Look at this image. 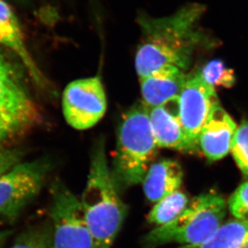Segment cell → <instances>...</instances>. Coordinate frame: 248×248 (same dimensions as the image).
Returning <instances> with one entry per match:
<instances>
[{
	"mask_svg": "<svg viewBox=\"0 0 248 248\" xmlns=\"http://www.w3.org/2000/svg\"><path fill=\"white\" fill-rule=\"evenodd\" d=\"M204 11L202 5L190 3L164 18L140 17L143 36L135 57L140 79L165 66L183 71L189 67L193 52L202 40L198 24Z\"/></svg>",
	"mask_w": 248,
	"mask_h": 248,
	"instance_id": "cell-1",
	"label": "cell"
},
{
	"mask_svg": "<svg viewBox=\"0 0 248 248\" xmlns=\"http://www.w3.org/2000/svg\"><path fill=\"white\" fill-rule=\"evenodd\" d=\"M112 180L103 138L92 151L86 185L80 199L93 248H111L127 215V206Z\"/></svg>",
	"mask_w": 248,
	"mask_h": 248,
	"instance_id": "cell-2",
	"label": "cell"
},
{
	"mask_svg": "<svg viewBox=\"0 0 248 248\" xmlns=\"http://www.w3.org/2000/svg\"><path fill=\"white\" fill-rule=\"evenodd\" d=\"M157 145L150 124L149 108L138 102L124 112L117 128L112 161V180L120 193L142 183L157 156Z\"/></svg>",
	"mask_w": 248,
	"mask_h": 248,
	"instance_id": "cell-3",
	"label": "cell"
},
{
	"mask_svg": "<svg viewBox=\"0 0 248 248\" xmlns=\"http://www.w3.org/2000/svg\"><path fill=\"white\" fill-rule=\"evenodd\" d=\"M227 203L220 195L202 194L189 202L185 211L172 222L156 227L144 239L147 248L178 243L196 245L205 241L222 224Z\"/></svg>",
	"mask_w": 248,
	"mask_h": 248,
	"instance_id": "cell-4",
	"label": "cell"
},
{
	"mask_svg": "<svg viewBox=\"0 0 248 248\" xmlns=\"http://www.w3.org/2000/svg\"><path fill=\"white\" fill-rule=\"evenodd\" d=\"M40 117L23 71L0 51V146L25 134Z\"/></svg>",
	"mask_w": 248,
	"mask_h": 248,
	"instance_id": "cell-5",
	"label": "cell"
},
{
	"mask_svg": "<svg viewBox=\"0 0 248 248\" xmlns=\"http://www.w3.org/2000/svg\"><path fill=\"white\" fill-rule=\"evenodd\" d=\"M51 192L52 248H93L80 199L60 181Z\"/></svg>",
	"mask_w": 248,
	"mask_h": 248,
	"instance_id": "cell-6",
	"label": "cell"
},
{
	"mask_svg": "<svg viewBox=\"0 0 248 248\" xmlns=\"http://www.w3.org/2000/svg\"><path fill=\"white\" fill-rule=\"evenodd\" d=\"M45 160L21 162L0 176V217L14 220L42 188L49 170Z\"/></svg>",
	"mask_w": 248,
	"mask_h": 248,
	"instance_id": "cell-7",
	"label": "cell"
},
{
	"mask_svg": "<svg viewBox=\"0 0 248 248\" xmlns=\"http://www.w3.org/2000/svg\"><path fill=\"white\" fill-rule=\"evenodd\" d=\"M63 117L69 125L85 130L96 125L106 114L107 96L100 76L74 80L62 96Z\"/></svg>",
	"mask_w": 248,
	"mask_h": 248,
	"instance_id": "cell-8",
	"label": "cell"
},
{
	"mask_svg": "<svg viewBox=\"0 0 248 248\" xmlns=\"http://www.w3.org/2000/svg\"><path fill=\"white\" fill-rule=\"evenodd\" d=\"M179 105L181 122L186 135L198 148L202 129L214 108L219 106L215 87L207 84L197 72L186 78L179 95Z\"/></svg>",
	"mask_w": 248,
	"mask_h": 248,
	"instance_id": "cell-9",
	"label": "cell"
},
{
	"mask_svg": "<svg viewBox=\"0 0 248 248\" xmlns=\"http://www.w3.org/2000/svg\"><path fill=\"white\" fill-rule=\"evenodd\" d=\"M150 124L158 147L193 152L198 148L186 135L181 122L179 96L149 108Z\"/></svg>",
	"mask_w": 248,
	"mask_h": 248,
	"instance_id": "cell-10",
	"label": "cell"
},
{
	"mask_svg": "<svg viewBox=\"0 0 248 248\" xmlns=\"http://www.w3.org/2000/svg\"><path fill=\"white\" fill-rule=\"evenodd\" d=\"M0 45L13 52L37 86L47 89L49 83L30 54L16 15L4 0H0Z\"/></svg>",
	"mask_w": 248,
	"mask_h": 248,
	"instance_id": "cell-11",
	"label": "cell"
},
{
	"mask_svg": "<svg viewBox=\"0 0 248 248\" xmlns=\"http://www.w3.org/2000/svg\"><path fill=\"white\" fill-rule=\"evenodd\" d=\"M236 129L232 117L220 106H216L200 132L199 147L209 160L222 159L231 150Z\"/></svg>",
	"mask_w": 248,
	"mask_h": 248,
	"instance_id": "cell-12",
	"label": "cell"
},
{
	"mask_svg": "<svg viewBox=\"0 0 248 248\" xmlns=\"http://www.w3.org/2000/svg\"><path fill=\"white\" fill-rule=\"evenodd\" d=\"M187 77L174 66H165L140 79L142 102L148 108L162 106L180 95Z\"/></svg>",
	"mask_w": 248,
	"mask_h": 248,
	"instance_id": "cell-13",
	"label": "cell"
},
{
	"mask_svg": "<svg viewBox=\"0 0 248 248\" xmlns=\"http://www.w3.org/2000/svg\"><path fill=\"white\" fill-rule=\"evenodd\" d=\"M183 180V169L178 162L162 160L150 166L143 179V190L148 200L156 203L178 190Z\"/></svg>",
	"mask_w": 248,
	"mask_h": 248,
	"instance_id": "cell-14",
	"label": "cell"
},
{
	"mask_svg": "<svg viewBox=\"0 0 248 248\" xmlns=\"http://www.w3.org/2000/svg\"><path fill=\"white\" fill-rule=\"evenodd\" d=\"M248 244V222L232 220L222 223L213 234L201 244L178 248H244Z\"/></svg>",
	"mask_w": 248,
	"mask_h": 248,
	"instance_id": "cell-15",
	"label": "cell"
},
{
	"mask_svg": "<svg viewBox=\"0 0 248 248\" xmlns=\"http://www.w3.org/2000/svg\"><path fill=\"white\" fill-rule=\"evenodd\" d=\"M188 197L177 190L155 204L148 216V221L157 227L167 224L178 218L189 204Z\"/></svg>",
	"mask_w": 248,
	"mask_h": 248,
	"instance_id": "cell-16",
	"label": "cell"
},
{
	"mask_svg": "<svg viewBox=\"0 0 248 248\" xmlns=\"http://www.w3.org/2000/svg\"><path fill=\"white\" fill-rule=\"evenodd\" d=\"M202 78L211 86L231 88L235 83L234 72L220 60L210 61L199 71Z\"/></svg>",
	"mask_w": 248,
	"mask_h": 248,
	"instance_id": "cell-17",
	"label": "cell"
},
{
	"mask_svg": "<svg viewBox=\"0 0 248 248\" xmlns=\"http://www.w3.org/2000/svg\"><path fill=\"white\" fill-rule=\"evenodd\" d=\"M232 155L237 166L244 175L248 177V122H242L232 139Z\"/></svg>",
	"mask_w": 248,
	"mask_h": 248,
	"instance_id": "cell-18",
	"label": "cell"
},
{
	"mask_svg": "<svg viewBox=\"0 0 248 248\" xmlns=\"http://www.w3.org/2000/svg\"><path fill=\"white\" fill-rule=\"evenodd\" d=\"M8 248H52V236L43 230H30L18 237Z\"/></svg>",
	"mask_w": 248,
	"mask_h": 248,
	"instance_id": "cell-19",
	"label": "cell"
},
{
	"mask_svg": "<svg viewBox=\"0 0 248 248\" xmlns=\"http://www.w3.org/2000/svg\"><path fill=\"white\" fill-rule=\"evenodd\" d=\"M228 208L235 219L248 222V182L239 186L230 197Z\"/></svg>",
	"mask_w": 248,
	"mask_h": 248,
	"instance_id": "cell-20",
	"label": "cell"
},
{
	"mask_svg": "<svg viewBox=\"0 0 248 248\" xmlns=\"http://www.w3.org/2000/svg\"><path fill=\"white\" fill-rule=\"evenodd\" d=\"M24 153L18 149L0 150V176L22 162Z\"/></svg>",
	"mask_w": 248,
	"mask_h": 248,
	"instance_id": "cell-21",
	"label": "cell"
},
{
	"mask_svg": "<svg viewBox=\"0 0 248 248\" xmlns=\"http://www.w3.org/2000/svg\"><path fill=\"white\" fill-rule=\"evenodd\" d=\"M12 232L9 231H5V232H0V245L11 235Z\"/></svg>",
	"mask_w": 248,
	"mask_h": 248,
	"instance_id": "cell-22",
	"label": "cell"
},
{
	"mask_svg": "<svg viewBox=\"0 0 248 248\" xmlns=\"http://www.w3.org/2000/svg\"><path fill=\"white\" fill-rule=\"evenodd\" d=\"M244 248H248V245H246V246L244 247Z\"/></svg>",
	"mask_w": 248,
	"mask_h": 248,
	"instance_id": "cell-23",
	"label": "cell"
}]
</instances>
